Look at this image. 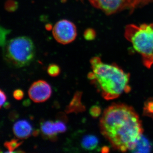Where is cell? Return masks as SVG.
<instances>
[{
    "label": "cell",
    "instance_id": "cell-1",
    "mask_svg": "<svg viewBox=\"0 0 153 153\" xmlns=\"http://www.w3.org/2000/svg\"><path fill=\"white\" fill-rule=\"evenodd\" d=\"M100 127L114 149L121 152L133 151L143 131L134 108L121 103L113 104L104 111Z\"/></svg>",
    "mask_w": 153,
    "mask_h": 153
},
{
    "label": "cell",
    "instance_id": "cell-2",
    "mask_svg": "<svg viewBox=\"0 0 153 153\" xmlns=\"http://www.w3.org/2000/svg\"><path fill=\"white\" fill-rule=\"evenodd\" d=\"M92 72L88 77L95 84L102 97L106 100L118 97L124 92H129L130 75L116 64L105 63L99 57L90 60Z\"/></svg>",
    "mask_w": 153,
    "mask_h": 153
},
{
    "label": "cell",
    "instance_id": "cell-3",
    "mask_svg": "<svg viewBox=\"0 0 153 153\" xmlns=\"http://www.w3.org/2000/svg\"><path fill=\"white\" fill-rule=\"evenodd\" d=\"M125 37L141 55L144 65L150 68L153 64V23L126 26Z\"/></svg>",
    "mask_w": 153,
    "mask_h": 153
},
{
    "label": "cell",
    "instance_id": "cell-4",
    "mask_svg": "<svg viewBox=\"0 0 153 153\" xmlns=\"http://www.w3.org/2000/svg\"><path fill=\"white\" fill-rule=\"evenodd\" d=\"M35 48L33 41L25 36L9 41L4 48V58L12 67L20 68L29 65L34 60Z\"/></svg>",
    "mask_w": 153,
    "mask_h": 153
},
{
    "label": "cell",
    "instance_id": "cell-5",
    "mask_svg": "<svg viewBox=\"0 0 153 153\" xmlns=\"http://www.w3.org/2000/svg\"><path fill=\"white\" fill-rule=\"evenodd\" d=\"M52 33L55 40L62 44L71 43L74 41L77 35L75 25L66 20L57 22L53 28Z\"/></svg>",
    "mask_w": 153,
    "mask_h": 153
},
{
    "label": "cell",
    "instance_id": "cell-6",
    "mask_svg": "<svg viewBox=\"0 0 153 153\" xmlns=\"http://www.w3.org/2000/svg\"><path fill=\"white\" fill-rule=\"evenodd\" d=\"M92 5L107 15L115 13L125 9L131 11L132 0H89Z\"/></svg>",
    "mask_w": 153,
    "mask_h": 153
},
{
    "label": "cell",
    "instance_id": "cell-7",
    "mask_svg": "<svg viewBox=\"0 0 153 153\" xmlns=\"http://www.w3.org/2000/svg\"><path fill=\"white\" fill-rule=\"evenodd\" d=\"M29 97L35 102L47 100L52 94L51 86L46 81L39 80L33 82L28 91Z\"/></svg>",
    "mask_w": 153,
    "mask_h": 153
},
{
    "label": "cell",
    "instance_id": "cell-8",
    "mask_svg": "<svg viewBox=\"0 0 153 153\" xmlns=\"http://www.w3.org/2000/svg\"><path fill=\"white\" fill-rule=\"evenodd\" d=\"M15 135L21 139H27L31 136L33 128L29 122L25 120L18 121L13 128Z\"/></svg>",
    "mask_w": 153,
    "mask_h": 153
},
{
    "label": "cell",
    "instance_id": "cell-9",
    "mask_svg": "<svg viewBox=\"0 0 153 153\" xmlns=\"http://www.w3.org/2000/svg\"><path fill=\"white\" fill-rule=\"evenodd\" d=\"M82 92L81 91H76L73 98L71 100L69 104L66 107L65 111L67 113H77L85 111V106L81 102V97Z\"/></svg>",
    "mask_w": 153,
    "mask_h": 153
},
{
    "label": "cell",
    "instance_id": "cell-10",
    "mask_svg": "<svg viewBox=\"0 0 153 153\" xmlns=\"http://www.w3.org/2000/svg\"><path fill=\"white\" fill-rule=\"evenodd\" d=\"M41 131L44 136L49 137L51 139H55L56 135L58 134L56 127H55V122L52 121H47L44 122L41 124Z\"/></svg>",
    "mask_w": 153,
    "mask_h": 153
},
{
    "label": "cell",
    "instance_id": "cell-11",
    "mask_svg": "<svg viewBox=\"0 0 153 153\" xmlns=\"http://www.w3.org/2000/svg\"><path fill=\"white\" fill-rule=\"evenodd\" d=\"M98 143V138L95 136L89 134L85 135L82 138L81 145L84 149L92 151L95 149Z\"/></svg>",
    "mask_w": 153,
    "mask_h": 153
},
{
    "label": "cell",
    "instance_id": "cell-12",
    "mask_svg": "<svg viewBox=\"0 0 153 153\" xmlns=\"http://www.w3.org/2000/svg\"><path fill=\"white\" fill-rule=\"evenodd\" d=\"M151 148L150 143L146 139L143 137L142 135L137 143L136 146L133 151L134 152H149Z\"/></svg>",
    "mask_w": 153,
    "mask_h": 153
},
{
    "label": "cell",
    "instance_id": "cell-13",
    "mask_svg": "<svg viewBox=\"0 0 153 153\" xmlns=\"http://www.w3.org/2000/svg\"><path fill=\"white\" fill-rule=\"evenodd\" d=\"M143 114L153 118V97L149 99L145 102L143 108Z\"/></svg>",
    "mask_w": 153,
    "mask_h": 153
},
{
    "label": "cell",
    "instance_id": "cell-14",
    "mask_svg": "<svg viewBox=\"0 0 153 153\" xmlns=\"http://www.w3.org/2000/svg\"><path fill=\"white\" fill-rule=\"evenodd\" d=\"M23 141H21L18 140L13 139L10 141L6 142L4 144L5 147L7 148L8 152H6L12 153L15 149H17L19 146H21Z\"/></svg>",
    "mask_w": 153,
    "mask_h": 153
},
{
    "label": "cell",
    "instance_id": "cell-15",
    "mask_svg": "<svg viewBox=\"0 0 153 153\" xmlns=\"http://www.w3.org/2000/svg\"><path fill=\"white\" fill-rule=\"evenodd\" d=\"M47 72L51 76L55 77L59 75L60 72V69L58 65L55 64H50L48 67Z\"/></svg>",
    "mask_w": 153,
    "mask_h": 153
},
{
    "label": "cell",
    "instance_id": "cell-16",
    "mask_svg": "<svg viewBox=\"0 0 153 153\" xmlns=\"http://www.w3.org/2000/svg\"><path fill=\"white\" fill-rule=\"evenodd\" d=\"M153 2V0H132L131 11L137 7L143 6Z\"/></svg>",
    "mask_w": 153,
    "mask_h": 153
},
{
    "label": "cell",
    "instance_id": "cell-17",
    "mask_svg": "<svg viewBox=\"0 0 153 153\" xmlns=\"http://www.w3.org/2000/svg\"><path fill=\"white\" fill-rule=\"evenodd\" d=\"M101 109L100 107L97 105H93L89 110V113L94 118H97L100 115Z\"/></svg>",
    "mask_w": 153,
    "mask_h": 153
},
{
    "label": "cell",
    "instance_id": "cell-18",
    "mask_svg": "<svg viewBox=\"0 0 153 153\" xmlns=\"http://www.w3.org/2000/svg\"><path fill=\"white\" fill-rule=\"evenodd\" d=\"M55 127L58 133H64L66 131L67 128L65 124L60 121H56L55 122Z\"/></svg>",
    "mask_w": 153,
    "mask_h": 153
},
{
    "label": "cell",
    "instance_id": "cell-19",
    "mask_svg": "<svg viewBox=\"0 0 153 153\" xmlns=\"http://www.w3.org/2000/svg\"><path fill=\"white\" fill-rule=\"evenodd\" d=\"M84 37L87 40H91L95 37V32L92 29L86 30L84 33Z\"/></svg>",
    "mask_w": 153,
    "mask_h": 153
},
{
    "label": "cell",
    "instance_id": "cell-20",
    "mask_svg": "<svg viewBox=\"0 0 153 153\" xmlns=\"http://www.w3.org/2000/svg\"><path fill=\"white\" fill-rule=\"evenodd\" d=\"M13 97L15 99L20 100H22L24 97V93L23 91L20 89H17L14 91L13 93Z\"/></svg>",
    "mask_w": 153,
    "mask_h": 153
},
{
    "label": "cell",
    "instance_id": "cell-21",
    "mask_svg": "<svg viewBox=\"0 0 153 153\" xmlns=\"http://www.w3.org/2000/svg\"><path fill=\"white\" fill-rule=\"evenodd\" d=\"M0 94H1V104H0V106L1 107L3 106V104L5 103L7 97L5 94L2 90L0 91Z\"/></svg>",
    "mask_w": 153,
    "mask_h": 153
},
{
    "label": "cell",
    "instance_id": "cell-22",
    "mask_svg": "<svg viewBox=\"0 0 153 153\" xmlns=\"http://www.w3.org/2000/svg\"><path fill=\"white\" fill-rule=\"evenodd\" d=\"M5 107L6 108H8V107H10V105L9 104V103H8V102H7V103H5V105H4Z\"/></svg>",
    "mask_w": 153,
    "mask_h": 153
}]
</instances>
